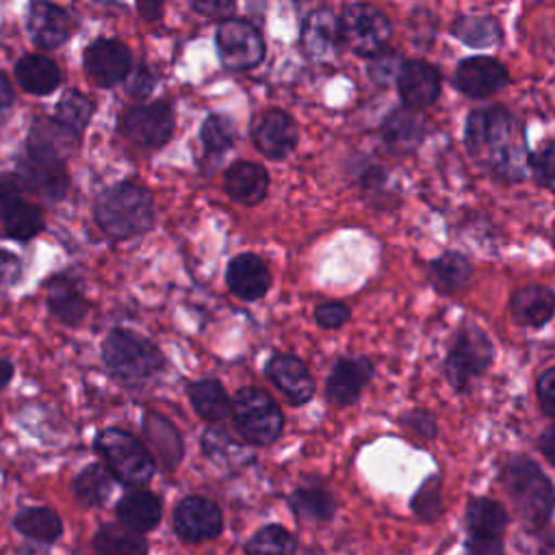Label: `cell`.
<instances>
[{"mask_svg":"<svg viewBox=\"0 0 555 555\" xmlns=\"http://www.w3.org/2000/svg\"><path fill=\"white\" fill-rule=\"evenodd\" d=\"M373 375V366L364 358H345L338 360L327 377L325 392L327 399L336 405H349L358 399L362 388Z\"/></svg>","mask_w":555,"mask_h":555,"instance_id":"cell-19","label":"cell"},{"mask_svg":"<svg viewBox=\"0 0 555 555\" xmlns=\"http://www.w3.org/2000/svg\"><path fill=\"white\" fill-rule=\"evenodd\" d=\"M501 481L514 509L527 525L540 527L548 520L555 505V490L535 462L522 455L512 457L501 473Z\"/></svg>","mask_w":555,"mask_h":555,"instance_id":"cell-4","label":"cell"},{"mask_svg":"<svg viewBox=\"0 0 555 555\" xmlns=\"http://www.w3.org/2000/svg\"><path fill=\"white\" fill-rule=\"evenodd\" d=\"M193 9L208 15V17H225L228 13L234 11V2H221V0H210V2H193Z\"/></svg>","mask_w":555,"mask_h":555,"instance_id":"cell-51","label":"cell"},{"mask_svg":"<svg viewBox=\"0 0 555 555\" xmlns=\"http://www.w3.org/2000/svg\"><path fill=\"white\" fill-rule=\"evenodd\" d=\"M130 65V50L117 39H98L85 52V67L89 76L102 87H113L128 78Z\"/></svg>","mask_w":555,"mask_h":555,"instance_id":"cell-13","label":"cell"},{"mask_svg":"<svg viewBox=\"0 0 555 555\" xmlns=\"http://www.w3.org/2000/svg\"><path fill=\"white\" fill-rule=\"evenodd\" d=\"M98 225L113 238H128L150 230L154 223L152 197L132 182L106 189L95 202Z\"/></svg>","mask_w":555,"mask_h":555,"instance_id":"cell-3","label":"cell"},{"mask_svg":"<svg viewBox=\"0 0 555 555\" xmlns=\"http://www.w3.org/2000/svg\"><path fill=\"white\" fill-rule=\"evenodd\" d=\"M267 375L295 405L310 401L314 395V379L308 373L306 364L295 356H273L267 364Z\"/></svg>","mask_w":555,"mask_h":555,"instance_id":"cell-18","label":"cell"},{"mask_svg":"<svg viewBox=\"0 0 555 555\" xmlns=\"http://www.w3.org/2000/svg\"><path fill=\"white\" fill-rule=\"evenodd\" d=\"M269 189V176L258 163H234L225 171V191L228 195L245 206H254L264 199Z\"/></svg>","mask_w":555,"mask_h":555,"instance_id":"cell-24","label":"cell"},{"mask_svg":"<svg viewBox=\"0 0 555 555\" xmlns=\"http://www.w3.org/2000/svg\"><path fill=\"white\" fill-rule=\"evenodd\" d=\"M507 82L503 63L490 56H470L457 65V87L470 98H488Z\"/></svg>","mask_w":555,"mask_h":555,"instance_id":"cell-15","label":"cell"},{"mask_svg":"<svg viewBox=\"0 0 555 555\" xmlns=\"http://www.w3.org/2000/svg\"><path fill=\"white\" fill-rule=\"evenodd\" d=\"M492 343L481 330H462L444 362V375L451 382V386L464 390L470 384V379H475L479 373L488 369V364L492 362Z\"/></svg>","mask_w":555,"mask_h":555,"instance_id":"cell-8","label":"cell"},{"mask_svg":"<svg viewBox=\"0 0 555 555\" xmlns=\"http://www.w3.org/2000/svg\"><path fill=\"white\" fill-rule=\"evenodd\" d=\"M412 509L423 520H436L442 512V496H440V479L434 475L416 490L412 499Z\"/></svg>","mask_w":555,"mask_h":555,"instance_id":"cell-43","label":"cell"},{"mask_svg":"<svg viewBox=\"0 0 555 555\" xmlns=\"http://www.w3.org/2000/svg\"><path fill=\"white\" fill-rule=\"evenodd\" d=\"M340 20L343 41L362 56H377L384 52L392 28L388 17L371 4H347Z\"/></svg>","mask_w":555,"mask_h":555,"instance_id":"cell-7","label":"cell"},{"mask_svg":"<svg viewBox=\"0 0 555 555\" xmlns=\"http://www.w3.org/2000/svg\"><path fill=\"white\" fill-rule=\"evenodd\" d=\"M2 230L9 238H15V241H30L35 234L41 232L43 228V217H41V210L28 202H17L9 212L7 217L2 219Z\"/></svg>","mask_w":555,"mask_h":555,"instance_id":"cell-39","label":"cell"},{"mask_svg":"<svg viewBox=\"0 0 555 555\" xmlns=\"http://www.w3.org/2000/svg\"><path fill=\"white\" fill-rule=\"evenodd\" d=\"M540 449H542L544 457H546L551 464H555V423L548 425V427L542 431V436H540Z\"/></svg>","mask_w":555,"mask_h":555,"instance_id":"cell-53","label":"cell"},{"mask_svg":"<svg viewBox=\"0 0 555 555\" xmlns=\"http://www.w3.org/2000/svg\"><path fill=\"white\" fill-rule=\"evenodd\" d=\"M17 202H20V184L13 178H0V223Z\"/></svg>","mask_w":555,"mask_h":555,"instance_id":"cell-49","label":"cell"},{"mask_svg":"<svg viewBox=\"0 0 555 555\" xmlns=\"http://www.w3.org/2000/svg\"><path fill=\"white\" fill-rule=\"evenodd\" d=\"M145 436L150 444L154 447L156 455L167 468H173L182 457V440L176 431V427L160 414H147L145 416Z\"/></svg>","mask_w":555,"mask_h":555,"instance_id":"cell-33","label":"cell"},{"mask_svg":"<svg viewBox=\"0 0 555 555\" xmlns=\"http://www.w3.org/2000/svg\"><path fill=\"white\" fill-rule=\"evenodd\" d=\"M293 512L308 522H325L332 518L336 503L321 486H304L291 494Z\"/></svg>","mask_w":555,"mask_h":555,"instance_id":"cell-36","label":"cell"},{"mask_svg":"<svg viewBox=\"0 0 555 555\" xmlns=\"http://www.w3.org/2000/svg\"><path fill=\"white\" fill-rule=\"evenodd\" d=\"M427 273L429 282L440 293H455L466 286L470 278V262L457 251H444L427 267Z\"/></svg>","mask_w":555,"mask_h":555,"instance_id":"cell-34","label":"cell"},{"mask_svg":"<svg viewBox=\"0 0 555 555\" xmlns=\"http://www.w3.org/2000/svg\"><path fill=\"white\" fill-rule=\"evenodd\" d=\"M256 147L269 158H284L297 145V126L291 115L282 111L264 113L254 128Z\"/></svg>","mask_w":555,"mask_h":555,"instance_id":"cell-16","label":"cell"},{"mask_svg":"<svg viewBox=\"0 0 555 555\" xmlns=\"http://www.w3.org/2000/svg\"><path fill=\"white\" fill-rule=\"evenodd\" d=\"M507 525V512L492 499H473L466 507V527L473 538H499Z\"/></svg>","mask_w":555,"mask_h":555,"instance_id":"cell-31","label":"cell"},{"mask_svg":"<svg viewBox=\"0 0 555 555\" xmlns=\"http://www.w3.org/2000/svg\"><path fill=\"white\" fill-rule=\"evenodd\" d=\"M17 176L26 189L48 199L63 197L67 189V171H65V165L59 160L26 156L20 163Z\"/></svg>","mask_w":555,"mask_h":555,"instance_id":"cell-21","label":"cell"},{"mask_svg":"<svg viewBox=\"0 0 555 555\" xmlns=\"http://www.w3.org/2000/svg\"><path fill=\"white\" fill-rule=\"evenodd\" d=\"M225 282L236 297L254 301L267 293L271 278L267 264L256 254H241L234 260H230Z\"/></svg>","mask_w":555,"mask_h":555,"instance_id":"cell-20","label":"cell"},{"mask_svg":"<svg viewBox=\"0 0 555 555\" xmlns=\"http://www.w3.org/2000/svg\"><path fill=\"white\" fill-rule=\"evenodd\" d=\"M139 11L143 13L145 20H154V17L158 15L160 7H158V4H145V2H141V4H139Z\"/></svg>","mask_w":555,"mask_h":555,"instance_id":"cell-58","label":"cell"},{"mask_svg":"<svg viewBox=\"0 0 555 555\" xmlns=\"http://www.w3.org/2000/svg\"><path fill=\"white\" fill-rule=\"evenodd\" d=\"M466 555H503V544L499 538H468Z\"/></svg>","mask_w":555,"mask_h":555,"instance_id":"cell-50","label":"cell"},{"mask_svg":"<svg viewBox=\"0 0 555 555\" xmlns=\"http://www.w3.org/2000/svg\"><path fill=\"white\" fill-rule=\"evenodd\" d=\"M466 147L477 163L505 180H522L531 169L525 130L501 106L477 108L468 115Z\"/></svg>","mask_w":555,"mask_h":555,"instance_id":"cell-1","label":"cell"},{"mask_svg":"<svg viewBox=\"0 0 555 555\" xmlns=\"http://www.w3.org/2000/svg\"><path fill=\"white\" fill-rule=\"evenodd\" d=\"M397 89L405 108H425L434 104L440 93V76L425 61H408L397 76Z\"/></svg>","mask_w":555,"mask_h":555,"instance_id":"cell-14","label":"cell"},{"mask_svg":"<svg viewBox=\"0 0 555 555\" xmlns=\"http://www.w3.org/2000/svg\"><path fill=\"white\" fill-rule=\"evenodd\" d=\"M299 43L304 54L317 65H330L340 56L343 33L340 20L332 9H312L301 24Z\"/></svg>","mask_w":555,"mask_h":555,"instance_id":"cell-10","label":"cell"},{"mask_svg":"<svg viewBox=\"0 0 555 555\" xmlns=\"http://www.w3.org/2000/svg\"><path fill=\"white\" fill-rule=\"evenodd\" d=\"M189 399L195 412L206 421H221L230 414V397L217 379H199L189 386Z\"/></svg>","mask_w":555,"mask_h":555,"instance_id":"cell-32","label":"cell"},{"mask_svg":"<svg viewBox=\"0 0 555 555\" xmlns=\"http://www.w3.org/2000/svg\"><path fill=\"white\" fill-rule=\"evenodd\" d=\"M199 137L208 152L219 154V152H225L234 143L236 128H234L232 119L225 115H208L202 124Z\"/></svg>","mask_w":555,"mask_h":555,"instance_id":"cell-42","label":"cell"},{"mask_svg":"<svg viewBox=\"0 0 555 555\" xmlns=\"http://www.w3.org/2000/svg\"><path fill=\"white\" fill-rule=\"evenodd\" d=\"M17 271H20V258H15L9 251H0V280L15 278Z\"/></svg>","mask_w":555,"mask_h":555,"instance_id":"cell-54","label":"cell"},{"mask_svg":"<svg viewBox=\"0 0 555 555\" xmlns=\"http://www.w3.org/2000/svg\"><path fill=\"white\" fill-rule=\"evenodd\" d=\"M119 128L139 147H160L173 134V113L165 102L134 104L121 115Z\"/></svg>","mask_w":555,"mask_h":555,"instance_id":"cell-11","label":"cell"},{"mask_svg":"<svg viewBox=\"0 0 555 555\" xmlns=\"http://www.w3.org/2000/svg\"><path fill=\"white\" fill-rule=\"evenodd\" d=\"M26 26L35 46L43 50L59 48L63 41H67L72 33L69 15L52 2H33L28 7Z\"/></svg>","mask_w":555,"mask_h":555,"instance_id":"cell-17","label":"cell"},{"mask_svg":"<svg viewBox=\"0 0 555 555\" xmlns=\"http://www.w3.org/2000/svg\"><path fill=\"white\" fill-rule=\"evenodd\" d=\"M106 371L128 388H141L154 382L163 366V353L143 336L130 330H115L102 347Z\"/></svg>","mask_w":555,"mask_h":555,"instance_id":"cell-2","label":"cell"},{"mask_svg":"<svg viewBox=\"0 0 555 555\" xmlns=\"http://www.w3.org/2000/svg\"><path fill=\"white\" fill-rule=\"evenodd\" d=\"M531 169L540 178V182L548 184L555 191V141L544 143L533 156H531Z\"/></svg>","mask_w":555,"mask_h":555,"instance_id":"cell-44","label":"cell"},{"mask_svg":"<svg viewBox=\"0 0 555 555\" xmlns=\"http://www.w3.org/2000/svg\"><path fill=\"white\" fill-rule=\"evenodd\" d=\"M221 509L206 496H186L173 509V529L184 542L197 544L212 540L221 533Z\"/></svg>","mask_w":555,"mask_h":555,"instance_id":"cell-12","label":"cell"},{"mask_svg":"<svg viewBox=\"0 0 555 555\" xmlns=\"http://www.w3.org/2000/svg\"><path fill=\"white\" fill-rule=\"evenodd\" d=\"M48 308L59 321L67 325L80 323L87 314V301L69 280H54L50 284Z\"/></svg>","mask_w":555,"mask_h":555,"instance_id":"cell-35","label":"cell"},{"mask_svg":"<svg viewBox=\"0 0 555 555\" xmlns=\"http://www.w3.org/2000/svg\"><path fill=\"white\" fill-rule=\"evenodd\" d=\"M295 538L280 525L258 529L245 546L247 555H295Z\"/></svg>","mask_w":555,"mask_h":555,"instance_id":"cell-40","label":"cell"},{"mask_svg":"<svg viewBox=\"0 0 555 555\" xmlns=\"http://www.w3.org/2000/svg\"><path fill=\"white\" fill-rule=\"evenodd\" d=\"M74 494L85 507H100L108 501L113 488H115V477L111 470L102 464H89L82 468L76 479H74Z\"/></svg>","mask_w":555,"mask_h":555,"instance_id":"cell-30","label":"cell"},{"mask_svg":"<svg viewBox=\"0 0 555 555\" xmlns=\"http://www.w3.org/2000/svg\"><path fill=\"white\" fill-rule=\"evenodd\" d=\"M76 139L78 137L61 128L56 121L37 119L28 137V156L63 163V158L72 152V145L76 143Z\"/></svg>","mask_w":555,"mask_h":555,"instance_id":"cell-25","label":"cell"},{"mask_svg":"<svg viewBox=\"0 0 555 555\" xmlns=\"http://www.w3.org/2000/svg\"><path fill=\"white\" fill-rule=\"evenodd\" d=\"M115 514L124 527L143 535V533L156 529V525L160 522L163 503L154 492L137 488L117 501Z\"/></svg>","mask_w":555,"mask_h":555,"instance_id":"cell-22","label":"cell"},{"mask_svg":"<svg viewBox=\"0 0 555 555\" xmlns=\"http://www.w3.org/2000/svg\"><path fill=\"white\" fill-rule=\"evenodd\" d=\"M15 555H50V553H48L46 546H39V544L35 542V544H22V546H17Z\"/></svg>","mask_w":555,"mask_h":555,"instance_id":"cell-56","label":"cell"},{"mask_svg":"<svg viewBox=\"0 0 555 555\" xmlns=\"http://www.w3.org/2000/svg\"><path fill=\"white\" fill-rule=\"evenodd\" d=\"M93 551L95 555H147V540L121 522H108L93 535Z\"/></svg>","mask_w":555,"mask_h":555,"instance_id":"cell-29","label":"cell"},{"mask_svg":"<svg viewBox=\"0 0 555 555\" xmlns=\"http://www.w3.org/2000/svg\"><path fill=\"white\" fill-rule=\"evenodd\" d=\"M95 451L104 460L111 475L130 488L145 486L154 475V457L150 451L128 431L106 427L95 436Z\"/></svg>","mask_w":555,"mask_h":555,"instance_id":"cell-5","label":"cell"},{"mask_svg":"<svg viewBox=\"0 0 555 555\" xmlns=\"http://www.w3.org/2000/svg\"><path fill=\"white\" fill-rule=\"evenodd\" d=\"M314 319H317V323H319L321 327H325V330H336V327H340V325L347 323V319H349V308L343 306V304H338V301H327V304L317 306Z\"/></svg>","mask_w":555,"mask_h":555,"instance_id":"cell-46","label":"cell"},{"mask_svg":"<svg viewBox=\"0 0 555 555\" xmlns=\"http://www.w3.org/2000/svg\"><path fill=\"white\" fill-rule=\"evenodd\" d=\"M405 423H408L414 431H418L421 436H427V438H431L434 431H436L434 421L429 418V414H410V416L405 418Z\"/></svg>","mask_w":555,"mask_h":555,"instance_id":"cell-52","label":"cell"},{"mask_svg":"<svg viewBox=\"0 0 555 555\" xmlns=\"http://www.w3.org/2000/svg\"><path fill=\"white\" fill-rule=\"evenodd\" d=\"M13 527L37 544H52L63 535V520L50 507H26L17 512Z\"/></svg>","mask_w":555,"mask_h":555,"instance_id":"cell-28","label":"cell"},{"mask_svg":"<svg viewBox=\"0 0 555 555\" xmlns=\"http://www.w3.org/2000/svg\"><path fill=\"white\" fill-rule=\"evenodd\" d=\"M11 375H13V366H11V362L0 358V388H4V386L11 382Z\"/></svg>","mask_w":555,"mask_h":555,"instance_id":"cell-57","label":"cell"},{"mask_svg":"<svg viewBox=\"0 0 555 555\" xmlns=\"http://www.w3.org/2000/svg\"><path fill=\"white\" fill-rule=\"evenodd\" d=\"M538 397L542 408L555 416V366L546 369L538 379Z\"/></svg>","mask_w":555,"mask_h":555,"instance_id":"cell-47","label":"cell"},{"mask_svg":"<svg viewBox=\"0 0 555 555\" xmlns=\"http://www.w3.org/2000/svg\"><path fill=\"white\" fill-rule=\"evenodd\" d=\"M154 87V76L147 67H139L128 74V93L132 98H145Z\"/></svg>","mask_w":555,"mask_h":555,"instance_id":"cell-48","label":"cell"},{"mask_svg":"<svg viewBox=\"0 0 555 555\" xmlns=\"http://www.w3.org/2000/svg\"><path fill=\"white\" fill-rule=\"evenodd\" d=\"M509 312L516 323L527 327H540L555 312V295L546 286H522L512 295Z\"/></svg>","mask_w":555,"mask_h":555,"instance_id":"cell-23","label":"cell"},{"mask_svg":"<svg viewBox=\"0 0 555 555\" xmlns=\"http://www.w3.org/2000/svg\"><path fill=\"white\" fill-rule=\"evenodd\" d=\"M13 98H15V93H13L9 78L4 74H0V111L9 108L13 104Z\"/></svg>","mask_w":555,"mask_h":555,"instance_id":"cell-55","label":"cell"},{"mask_svg":"<svg viewBox=\"0 0 555 555\" xmlns=\"http://www.w3.org/2000/svg\"><path fill=\"white\" fill-rule=\"evenodd\" d=\"M423 132H425V124L421 115L410 108L392 111L382 126L384 143L395 152L414 150L423 139Z\"/></svg>","mask_w":555,"mask_h":555,"instance_id":"cell-27","label":"cell"},{"mask_svg":"<svg viewBox=\"0 0 555 555\" xmlns=\"http://www.w3.org/2000/svg\"><path fill=\"white\" fill-rule=\"evenodd\" d=\"M453 35L470 48H488L499 43L501 26L494 17L488 15H464L455 20Z\"/></svg>","mask_w":555,"mask_h":555,"instance_id":"cell-38","label":"cell"},{"mask_svg":"<svg viewBox=\"0 0 555 555\" xmlns=\"http://www.w3.org/2000/svg\"><path fill=\"white\" fill-rule=\"evenodd\" d=\"M15 78L24 91L46 95L59 87L61 72L52 59L43 54H26L15 65Z\"/></svg>","mask_w":555,"mask_h":555,"instance_id":"cell-26","label":"cell"},{"mask_svg":"<svg viewBox=\"0 0 555 555\" xmlns=\"http://www.w3.org/2000/svg\"><path fill=\"white\" fill-rule=\"evenodd\" d=\"M91 119V102L80 95L78 91H69L61 98V102L56 104L54 111V121L65 128L67 132H72L74 137H80L82 130L87 128Z\"/></svg>","mask_w":555,"mask_h":555,"instance_id":"cell-41","label":"cell"},{"mask_svg":"<svg viewBox=\"0 0 555 555\" xmlns=\"http://www.w3.org/2000/svg\"><path fill=\"white\" fill-rule=\"evenodd\" d=\"M230 412L238 434L251 444H271L282 434V410L260 388H241L232 401Z\"/></svg>","mask_w":555,"mask_h":555,"instance_id":"cell-6","label":"cell"},{"mask_svg":"<svg viewBox=\"0 0 555 555\" xmlns=\"http://www.w3.org/2000/svg\"><path fill=\"white\" fill-rule=\"evenodd\" d=\"M217 52L228 69L256 67L264 56V41L258 28L245 20H223L217 28Z\"/></svg>","mask_w":555,"mask_h":555,"instance_id":"cell-9","label":"cell"},{"mask_svg":"<svg viewBox=\"0 0 555 555\" xmlns=\"http://www.w3.org/2000/svg\"><path fill=\"white\" fill-rule=\"evenodd\" d=\"M204 451L215 464H221L225 468H238L251 460L249 451L221 427L206 431Z\"/></svg>","mask_w":555,"mask_h":555,"instance_id":"cell-37","label":"cell"},{"mask_svg":"<svg viewBox=\"0 0 555 555\" xmlns=\"http://www.w3.org/2000/svg\"><path fill=\"white\" fill-rule=\"evenodd\" d=\"M401 67H403V61L399 59V54L384 50V52H379V54L375 56V61L371 63V78L384 85V82L397 78L399 72H401Z\"/></svg>","mask_w":555,"mask_h":555,"instance_id":"cell-45","label":"cell"}]
</instances>
